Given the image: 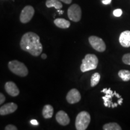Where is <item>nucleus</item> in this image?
I'll return each mask as SVG.
<instances>
[{"label":"nucleus","mask_w":130,"mask_h":130,"mask_svg":"<svg viewBox=\"0 0 130 130\" xmlns=\"http://www.w3.org/2000/svg\"><path fill=\"white\" fill-rule=\"evenodd\" d=\"M122 61L125 64L130 65V53L123 55L122 57Z\"/></svg>","instance_id":"20"},{"label":"nucleus","mask_w":130,"mask_h":130,"mask_svg":"<svg viewBox=\"0 0 130 130\" xmlns=\"http://www.w3.org/2000/svg\"><path fill=\"white\" fill-rule=\"evenodd\" d=\"M8 67L11 72L21 77H26L28 74V70L25 64L16 60L9 61Z\"/></svg>","instance_id":"3"},{"label":"nucleus","mask_w":130,"mask_h":130,"mask_svg":"<svg viewBox=\"0 0 130 130\" xmlns=\"http://www.w3.org/2000/svg\"><path fill=\"white\" fill-rule=\"evenodd\" d=\"M56 119L60 125L62 126L68 125L70 122V118L66 112L60 110L56 113Z\"/></svg>","instance_id":"12"},{"label":"nucleus","mask_w":130,"mask_h":130,"mask_svg":"<svg viewBox=\"0 0 130 130\" xmlns=\"http://www.w3.org/2000/svg\"><path fill=\"white\" fill-rule=\"evenodd\" d=\"M119 42L123 47L128 48L130 46V31L126 30L123 31L120 35Z\"/></svg>","instance_id":"13"},{"label":"nucleus","mask_w":130,"mask_h":130,"mask_svg":"<svg viewBox=\"0 0 130 130\" xmlns=\"http://www.w3.org/2000/svg\"><path fill=\"white\" fill-rule=\"evenodd\" d=\"M60 1H61V2H63V3H64L65 4H69L72 3V0H60Z\"/></svg>","instance_id":"26"},{"label":"nucleus","mask_w":130,"mask_h":130,"mask_svg":"<svg viewBox=\"0 0 130 130\" xmlns=\"http://www.w3.org/2000/svg\"><path fill=\"white\" fill-rule=\"evenodd\" d=\"M35 14V9L31 6H27L21 11L20 21L23 24H27L31 20Z\"/></svg>","instance_id":"8"},{"label":"nucleus","mask_w":130,"mask_h":130,"mask_svg":"<svg viewBox=\"0 0 130 130\" xmlns=\"http://www.w3.org/2000/svg\"><path fill=\"white\" fill-rule=\"evenodd\" d=\"M122 14V10L120 9L115 10L113 11V15L116 17H120Z\"/></svg>","instance_id":"21"},{"label":"nucleus","mask_w":130,"mask_h":130,"mask_svg":"<svg viewBox=\"0 0 130 130\" xmlns=\"http://www.w3.org/2000/svg\"><path fill=\"white\" fill-rule=\"evenodd\" d=\"M5 129H6V130H17L18 128L16 127V126L10 124V125H8L6 126V128H5Z\"/></svg>","instance_id":"22"},{"label":"nucleus","mask_w":130,"mask_h":130,"mask_svg":"<svg viewBox=\"0 0 130 130\" xmlns=\"http://www.w3.org/2000/svg\"><path fill=\"white\" fill-rule=\"evenodd\" d=\"M58 12L60 14H61L63 13V11H61V10H58Z\"/></svg>","instance_id":"28"},{"label":"nucleus","mask_w":130,"mask_h":130,"mask_svg":"<svg viewBox=\"0 0 130 130\" xmlns=\"http://www.w3.org/2000/svg\"><path fill=\"white\" fill-rule=\"evenodd\" d=\"M111 2V0H102V3L105 5L110 4Z\"/></svg>","instance_id":"24"},{"label":"nucleus","mask_w":130,"mask_h":130,"mask_svg":"<svg viewBox=\"0 0 130 130\" xmlns=\"http://www.w3.org/2000/svg\"><path fill=\"white\" fill-rule=\"evenodd\" d=\"M101 78V75L99 73L96 72L92 75L90 79V85L91 87H95L100 82Z\"/></svg>","instance_id":"19"},{"label":"nucleus","mask_w":130,"mask_h":130,"mask_svg":"<svg viewBox=\"0 0 130 130\" xmlns=\"http://www.w3.org/2000/svg\"><path fill=\"white\" fill-rule=\"evenodd\" d=\"M18 105L14 102L6 104L0 108V115L5 116L14 113L17 110Z\"/></svg>","instance_id":"10"},{"label":"nucleus","mask_w":130,"mask_h":130,"mask_svg":"<svg viewBox=\"0 0 130 130\" xmlns=\"http://www.w3.org/2000/svg\"><path fill=\"white\" fill-rule=\"evenodd\" d=\"M45 4L48 8L54 7L57 10H60L63 7V5L60 0H46Z\"/></svg>","instance_id":"16"},{"label":"nucleus","mask_w":130,"mask_h":130,"mask_svg":"<svg viewBox=\"0 0 130 130\" xmlns=\"http://www.w3.org/2000/svg\"><path fill=\"white\" fill-rule=\"evenodd\" d=\"M90 115L88 112L83 111L78 114L75 119V128L77 130H85L90 122Z\"/></svg>","instance_id":"4"},{"label":"nucleus","mask_w":130,"mask_h":130,"mask_svg":"<svg viewBox=\"0 0 130 130\" xmlns=\"http://www.w3.org/2000/svg\"><path fill=\"white\" fill-rule=\"evenodd\" d=\"M66 100L68 103L71 104L78 102L81 99V94L77 89H71L66 95Z\"/></svg>","instance_id":"9"},{"label":"nucleus","mask_w":130,"mask_h":130,"mask_svg":"<svg viewBox=\"0 0 130 130\" xmlns=\"http://www.w3.org/2000/svg\"><path fill=\"white\" fill-rule=\"evenodd\" d=\"M41 58H43V59H46L47 58V56L45 54H42L41 56Z\"/></svg>","instance_id":"27"},{"label":"nucleus","mask_w":130,"mask_h":130,"mask_svg":"<svg viewBox=\"0 0 130 130\" xmlns=\"http://www.w3.org/2000/svg\"><path fill=\"white\" fill-rule=\"evenodd\" d=\"M31 123L32 125H39V123L35 119H33V120H31Z\"/></svg>","instance_id":"25"},{"label":"nucleus","mask_w":130,"mask_h":130,"mask_svg":"<svg viewBox=\"0 0 130 130\" xmlns=\"http://www.w3.org/2000/svg\"><path fill=\"white\" fill-rule=\"evenodd\" d=\"M101 92L104 93L105 95L104 96L102 97V100H104V106L106 107H109V108H115L117 107V105L113 102L112 100L113 98L116 96H118L119 94L116 93V91L113 92L111 90V89H103V90H101Z\"/></svg>","instance_id":"5"},{"label":"nucleus","mask_w":130,"mask_h":130,"mask_svg":"<svg viewBox=\"0 0 130 130\" xmlns=\"http://www.w3.org/2000/svg\"><path fill=\"white\" fill-rule=\"evenodd\" d=\"M21 48L31 55L38 57L42 54L43 46L40 42V37L33 32H27L22 36L20 42Z\"/></svg>","instance_id":"1"},{"label":"nucleus","mask_w":130,"mask_h":130,"mask_svg":"<svg viewBox=\"0 0 130 130\" xmlns=\"http://www.w3.org/2000/svg\"><path fill=\"white\" fill-rule=\"evenodd\" d=\"M118 75L124 81L130 80V71L128 70H121L118 72Z\"/></svg>","instance_id":"18"},{"label":"nucleus","mask_w":130,"mask_h":130,"mask_svg":"<svg viewBox=\"0 0 130 130\" xmlns=\"http://www.w3.org/2000/svg\"><path fill=\"white\" fill-rule=\"evenodd\" d=\"M54 108L51 105L46 104L43 108L42 115L45 119H50L53 116Z\"/></svg>","instance_id":"15"},{"label":"nucleus","mask_w":130,"mask_h":130,"mask_svg":"<svg viewBox=\"0 0 130 130\" xmlns=\"http://www.w3.org/2000/svg\"><path fill=\"white\" fill-rule=\"evenodd\" d=\"M6 101V97L2 93H0V105L2 104Z\"/></svg>","instance_id":"23"},{"label":"nucleus","mask_w":130,"mask_h":130,"mask_svg":"<svg viewBox=\"0 0 130 130\" xmlns=\"http://www.w3.org/2000/svg\"><path fill=\"white\" fill-rule=\"evenodd\" d=\"M103 129L104 130H121L122 128L117 123L110 122L104 125Z\"/></svg>","instance_id":"17"},{"label":"nucleus","mask_w":130,"mask_h":130,"mask_svg":"<svg viewBox=\"0 0 130 130\" xmlns=\"http://www.w3.org/2000/svg\"><path fill=\"white\" fill-rule=\"evenodd\" d=\"M54 23L58 28L63 29L68 28L71 25V23L69 21L63 18H57L54 21Z\"/></svg>","instance_id":"14"},{"label":"nucleus","mask_w":130,"mask_h":130,"mask_svg":"<svg viewBox=\"0 0 130 130\" xmlns=\"http://www.w3.org/2000/svg\"><path fill=\"white\" fill-rule=\"evenodd\" d=\"M81 7L77 4H74L71 6L68 10V16L71 21L77 22L81 20Z\"/></svg>","instance_id":"6"},{"label":"nucleus","mask_w":130,"mask_h":130,"mask_svg":"<svg viewBox=\"0 0 130 130\" xmlns=\"http://www.w3.org/2000/svg\"><path fill=\"white\" fill-rule=\"evenodd\" d=\"M98 64V58L95 54H88L83 59L80 69L82 72H85L91 70L95 69Z\"/></svg>","instance_id":"2"},{"label":"nucleus","mask_w":130,"mask_h":130,"mask_svg":"<svg viewBox=\"0 0 130 130\" xmlns=\"http://www.w3.org/2000/svg\"><path fill=\"white\" fill-rule=\"evenodd\" d=\"M89 42L94 50L98 52H104L106 49L104 41L100 37L91 36L89 37Z\"/></svg>","instance_id":"7"},{"label":"nucleus","mask_w":130,"mask_h":130,"mask_svg":"<svg viewBox=\"0 0 130 130\" xmlns=\"http://www.w3.org/2000/svg\"><path fill=\"white\" fill-rule=\"evenodd\" d=\"M5 90L9 95L13 97L17 96L19 94V90L16 84L13 81H8L5 84Z\"/></svg>","instance_id":"11"}]
</instances>
